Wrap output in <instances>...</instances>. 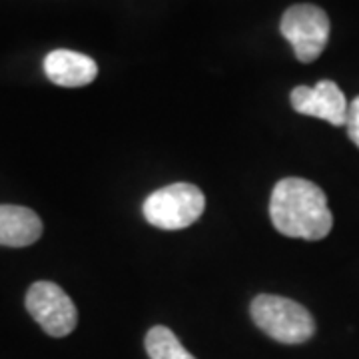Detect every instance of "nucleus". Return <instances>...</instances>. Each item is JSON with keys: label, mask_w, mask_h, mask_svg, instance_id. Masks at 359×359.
Returning <instances> with one entry per match:
<instances>
[{"label": "nucleus", "mask_w": 359, "mask_h": 359, "mask_svg": "<svg viewBox=\"0 0 359 359\" xmlns=\"http://www.w3.org/2000/svg\"><path fill=\"white\" fill-rule=\"evenodd\" d=\"M269 218L283 236L311 242L325 238L334 226L323 190L304 178H283L276 184L269 200Z\"/></svg>", "instance_id": "obj_1"}, {"label": "nucleus", "mask_w": 359, "mask_h": 359, "mask_svg": "<svg viewBox=\"0 0 359 359\" xmlns=\"http://www.w3.org/2000/svg\"><path fill=\"white\" fill-rule=\"evenodd\" d=\"M250 313L257 327L280 344L297 346L316 334V321L308 309L282 295H257Z\"/></svg>", "instance_id": "obj_2"}, {"label": "nucleus", "mask_w": 359, "mask_h": 359, "mask_svg": "<svg viewBox=\"0 0 359 359\" xmlns=\"http://www.w3.org/2000/svg\"><path fill=\"white\" fill-rule=\"evenodd\" d=\"M205 198L194 184L178 182L152 192L142 205L144 218L160 230H184L204 214Z\"/></svg>", "instance_id": "obj_3"}, {"label": "nucleus", "mask_w": 359, "mask_h": 359, "mask_svg": "<svg viewBox=\"0 0 359 359\" xmlns=\"http://www.w3.org/2000/svg\"><path fill=\"white\" fill-rule=\"evenodd\" d=\"M282 36L304 65L318 60L330 40V18L316 4H295L282 16Z\"/></svg>", "instance_id": "obj_4"}, {"label": "nucleus", "mask_w": 359, "mask_h": 359, "mask_svg": "<svg viewBox=\"0 0 359 359\" xmlns=\"http://www.w3.org/2000/svg\"><path fill=\"white\" fill-rule=\"evenodd\" d=\"M26 309L52 337L72 334L78 323L74 302L60 285L52 282H36L30 285L26 294Z\"/></svg>", "instance_id": "obj_5"}, {"label": "nucleus", "mask_w": 359, "mask_h": 359, "mask_svg": "<svg viewBox=\"0 0 359 359\" xmlns=\"http://www.w3.org/2000/svg\"><path fill=\"white\" fill-rule=\"evenodd\" d=\"M290 100L292 108L299 114L321 118L334 126H346L349 104L332 80H321L316 86H297L292 90Z\"/></svg>", "instance_id": "obj_6"}, {"label": "nucleus", "mask_w": 359, "mask_h": 359, "mask_svg": "<svg viewBox=\"0 0 359 359\" xmlns=\"http://www.w3.org/2000/svg\"><path fill=\"white\" fill-rule=\"evenodd\" d=\"M44 72L50 82L65 88H80L94 82L98 76V65L82 52L52 50L44 58Z\"/></svg>", "instance_id": "obj_7"}, {"label": "nucleus", "mask_w": 359, "mask_h": 359, "mask_svg": "<svg viewBox=\"0 0 359 359\" xmlns=\"http://www.w3.org/2000/svg\"><path fill=\"white\" fill-rule=\"evenodd\" d=\"M42 236V219L30 208L0 205V245L25 248Z\"/></svg>", "instance_id": "obj_8"}, {"label": "nucleus", "mask_w": 359, "mask_h": 359, "mask_svg": "<svg viewBox=\"0 0 359 359\" xmlns=\"http://www.w3.org/2000/svg\"><path fill=\"white\" fill-rule=\"evenodd\" d=\"M146 351L150 359H196L166 325H156L146 334Z\"/></svg>", "instance_id": "obj_9"}, {"label": "nucleus", "mask_w": 359, "mask_h": 359, "mask_svg": "<svg viewBox=\"0 0 359 359\" xmlns=\"http://www.w3.org/2000/svg\"><path fill=\"white\" fill-rule=\"evenodd\" d=\"M346 126H347V136L353 140V144L359 148V96L353 98V102L349 104L347 108V118H346Z\"/></svg>", "instance_id": "obj_10"}]
</instances>
